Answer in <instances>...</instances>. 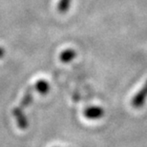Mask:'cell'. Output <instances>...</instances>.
Listing matches in <instances>:
<instances>
[{
    "mask_svg": "<svg viewBox=\"0 0 147 147\" xmlns=\"http://www.w3.org/2000/svg\"><path fill=\"white\" fill-rule=\"evenodd\" d=\"M146 98H147V80L145 81V83L142 86V89L134 96L133 99H132V105L135 108L142 107L144 104Z\"/></svg>",
    "mask_w": 147,
    "mask_h": 147,
    "instance_id": "6da1fadb",
    "label": "cell"
},
{
    "mask_svg": "<svg viewBox=\"0 0 147 147\" xmlns=\"http://www.w3.org/2000/svg\"><path fill=\"white\" fill-rule=\"evenodd\" d=\"M13 115L16 120L17 126H18L20 129H26L28 127V125H29L28 119L25 116L23 109H21V108L18 106L14 107L13 109Z\"/></svg>",
    "mask_w": 147,
    "mask_h": 147,
    "instance_id": "7a4b0ae2",
    "label": "cell"
},
{
    "mask_svg": "<svg viewBox=\"0 0 147 147\" xmlns=\"http://www.w3.org/2000/svg\"><path fill=\"white\" fill-rule=\"evenodd\" d=\"M85 117L89 119H101L104 116V110L99 106L89 107L84 111Z\"/></svg>",
    "mask_w": 147,
    "mask_h": 147,
    "instance_id": "3957f363",
    "label": "cell"
},
{
    "mask_svg": "<svg viewBox=\"0 0 147 147\" xmlns=\"http://www.w3.org/2000/svg\"><path fill=\"white\" fill-rule=\"evenodd\" d=\"M34 91V87H31L29 88V89L26 91V93L24 94V96H23V98L21 99V101H20V103L18 105V107H20L21 109L24 110L26 107H28L29 105L32 103V101H33V92Z\"/></svg>",
    "mask_w": 147,
    "mask_h": 147,
    "instance_id": "277c9868",
    "label": "cell"
},
{
    "mask_svg": "<svg viewBox=\"0 0 147 147\" xmlns=\"http://www.w3.org/2000/svg\"><path fill=\"white\" fill-rule=\"evenodd\" d=\"M34 90L37 93H39L40 95H47L50 91V84L48 81L44 80V79H40L36 82V84L34 85Z\"/></svg>",
    "mask_w": 147,
    "mask_h": 147,
    "instance_id": "5b68a950",
    "label": "cell"
},
{
    "mask_svg": "<svg viewBox=\"0 0 147 147\" xmlns=\"http://www.w3.org/2000/svg\"><path fill=\"white\" fill-rule=\"evenodd\" d=\"M76 57V53L74 51L73 49H67L61 53L59 55L60 60L64 63H68L70 61H72L74 58Z\"/></svg>",
    "mask_w": 147,
    "mask_h": 147,
    "instance_id": "8992f818",
    "label": "cell"
},
{
    "mask_svg": "<svg viewBox=\"0 0 147 147\" xmlns=\"http://www.w3.org/2000/svg\"><path fill=\"white\" fill-rule=\"evenodd\" d=\"M72 0H59L57 3V11L60 13H65L69 11Z\"/></svg>",
    "mask_w": 147,
    "mask_h": 147,
    "instance_id": "52a82bcc",
    "label": "cell"
},
{
    "mask_svg": "<svg viewBox=\"0 0 147 147\" xmlns=\"http://www.w3.org/2000/svg\"><path fill=\"white\" fill-rule=\"evenodd\" d=\"M4 55H5V50H4V48L0 47V58H2Z\"/></svg>",
    "mask_w": 147,
    "mask_h": 147,
    "instance_id": "ba28073f",
    "label": "cell"
}]
</instances>
